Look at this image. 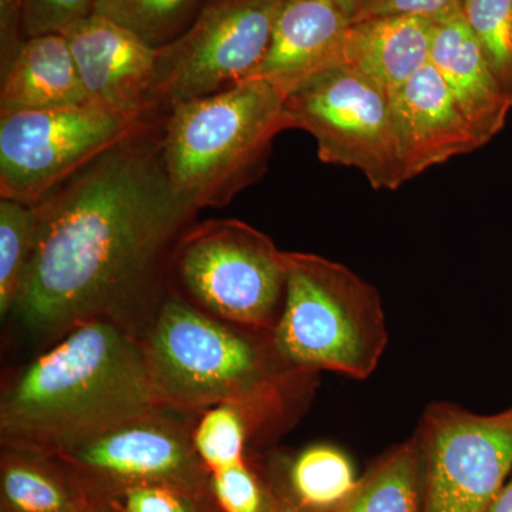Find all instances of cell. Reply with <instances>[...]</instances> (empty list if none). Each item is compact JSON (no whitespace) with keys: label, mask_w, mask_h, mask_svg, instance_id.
Listing matches in <instances>:
<instances>
[{"label":"cell","mask_w":512,"mask_h":512,"mask_svg":"<svg viewBox=\"0 0 512 512\" xmlns=\"http://www.w3.org/2000/svg\"><path fill=\"white\" fill-rule=\"evenodd\" d=\"M156 120L37 202L35 251L15 309L64 335L136 295L197 208L175 194Z\"/></svg>","instance_id":"obj_1"},{"label":"cell","mask_w":512,"mask_h":512,"mask_svg":"<svg viewBox=\"0 0 512 512\" xmlns=\"http://www.w3.org/2000/svg\"><path fill=\"white\" fill-rule=\"evenodd\" d=\"M167 407L143 346L107 318L87 320L37 357L6 390L3 446L52 456L128 420Z\"/></svg>","instance_id":"obj_2"},{"label":"cell","mask_w":512,"mask_h":512,"mask_svg":"<svg viewBox=\"0 0 512 512\" xmlns=\"http://www.w3.org/2000/svg\"><path fill=\"white\" fill-rule=\"evenodd\" d=\"M141 346L167 409L207 410L234 403L266 421L281 412L292 380L306 376L282 365L271 336L221 322L178 299L161 306Z\"/></svg>","instance_id":"obj_3"},{"label":"cell","mask_w":512,"mask_h":512,"mask_svg":"<svg viewBox=\"0 0 512 512\" xmlns=\"http://www.w3.org/2000/svg\"><path fill=\"white\" fill-rule=\"evenodd\" d=\"M284 130L285 93L264 80H244L165 113L161 164L175 194L192 207H225L261 177Z\"/></svg>","instance_id":"obj_4"},{"label":"cell","mask_w":512,"mask_h":512,"mask_svg":"<svg viewBox=\"0 0 512 512\" xmlns=\"http://www.w3.org/2000/svg\"><path fill=\"white\" fill-rule=\"evenodd\" d=\"M284 306L272 348L299 375L320 370L365 380L389 343L382 296L339 262L308 252H284Z\"/></svg>","instance_id":"obj_5"},{"label":"cell","mask_w":512,"mask_h":512,"mask_svg":"<svg viewBox=\"0 0 512 512\" xmlns=\"http://www.w3.org/2000/svg\"><path fill=\"white\" fill-rule=\"evenodd\" d=\"M178 278L202 311L249 332L271 336L286 289L284 251L239 220H207L174 245Z\"/></svg>","instance_id":"obj_6"},{"label":"cell","mask_w":512,"mask_h":512,"mask_svg":"<svg viewBox=\"0 0 512 512\" xmlns=\"http://www.w3.org/2000/svg\"><path fill=\"white\" fill-rule=\"evenodd\" d=\"M288 128L315 138L320 161L355 168L375 190L404 184L390 94L363 74L335 64L285 93Z\"/></svg>","instance_id":"obj_7"},{"label":"cell","mask_w":512,"mask_h":512,"mask_svg":"<svg viewBox=\"0 0 512 512\" xmlns=\"http://www.w3.org/2000/svg\"><path fill=\"white\" fill-rule=\"evenodd\" d=\"M156 119L93 103L0 114V197L36 205Z\"/></svg>","instance_id":"obj_8"},{"label":"cell","mask_w":512,"mask_h":512,"mask_svg":"<svg viewBox=\"0 0 512 512\" xmlns=\"http://www.w3.org/2000/svg\"><path fill=\"white\" fill-rule=\"evenodd\" d=\"M285 0H205L190 28L158 50L154 116L249 79L268 52Z\"/></svg>","instance_id":"obj_9"},{"label":"cell","mask_w":512,"mask_h":512,"mask_svg":"<svg viewBox=\"0 0 512 512\" xmlns=\"http://www.w3.org/2000/svg\"><path fill=\"white\" fill-rule=\"evenodd\" d=\"M416 431L424 456V512H487L512 470V406L477 414L433 402Z\"/></svg>","instance_id":"obj_10"},{"label":"cell","mask_w":512,"mask_h":512,"mask_svg":"<svg viewBox=\"0 0 512 512\" xmlns=\"http://www.w3.org/2000/svg\"><path fill=\"white\" fill-rule=\"evenodd\" d=\"M161 413L128 420L49 457L107 498L138 485H167L200 501L210 493V473L192 434Z\"/></svg>","instance_id":"obj_11"},{"label":"cell","mask_w":512,"mask_h":512,"mask_svg":"<svg viewBox=\"0 0 512 512\" xmlns=\"http://www.w3.org/2000/svg\"><path fill=\"white\" fill-rule=\"evenodd\" d=\"M62 33L90 103L133 119L157 117L150 94L160 49L96 13Z\"/></svg>","instance_id":"obj_12"},{"label":"cell","mask_w":512,"mask_h":512,"mask_svg":"<svg viewBox=\"0 0 512 512\" xmlns=\"http://www.w3.org/2000/svg\"><path fill=\"white\" fill-rule=\"evenodd\" d=\"M390 107L404 183L483 147L431 63L390 94Z\"/></svg>","instance_id":"obj_13"},{"label":"cell","mask_w":512,"mask_h":512,"mask_svg":"<svg viewBox=\"0 0 512 512\" xmlns=\"http://www.w3.org/2000/svg\"><path fill=\"white\" fill-rule=\"evenodd\" d=\"M350 23L352 18L336 0H285L268 52L249 79L264 80L286 93L339 64Z\"/></svg>","instance_id":"obj_14"},{"label":"cell","mask_w":512,"mask_h":512,"mask_svg":"<svg viewBox=\"0 0 512 512\" xmlns=\"http://www.w3.org/2000/svg\"><path fill=\"white\" fill-rule=\"evenodd\" d=\"M430 63L443 77L483 147L490 143L507 123L512 96L491 69L463 13L437 23Z\"/></svg>","instance_id":"obj_15"},{"label":"cell","mask_w":512,"mask_h":512,"mask_svg":"<svg viewBox=\"0 0 512 512\" xmlns=\"http://www.w3.org/2000/svg\"><path fill=\"white\" fill-rule=\"evenodd\" d=\"M436 23L413 16L352 20L339 64L396 92L430 63Z\"/></svg>","instance_id":"obj_16"},{"label":"cell","mask_w":512,"mask_h":512,"mask_svg":"<svg viewBox=\"0 0 512 512\" xmlns=\"http://www.w3.org/2000/svg\"><path fill=\"white\" fill-rule=\"evenodd\" d=\"M0 77V114L90 103L63 33L28 37Z\"/></svg>","instance_id":"obj_17"},{"label":"cell","mask_w":512,"mask_h":512,"mask_svg":"<svg viewBox=\"0 0 512 512\" xmlns=\"http://www.w3.org/2000/svg\"><path fill=\"white\" fill-rule=\"evenodd\" d=\"M332 512H424V456L414 431L367 468L345 503Z\"/></svg>","instance_id":"obj_18"},{"label":"cell","mask_w":512,"mask_h":512,"mask_svg":"<svg viewBox=\"0 0 512 512\" xmlns=\"http://www.w3.org/2000/svg\"><path fill=\"white\" fill-rule=\"evenodd\" d=\"M84 497L53 458L6 447L0 464V512H79Z\"/></svg>","instance_id":"obj_19"},{"label":"cell","mask_w":512,"mask_h":512,"mask_svg":"<svg viewBox=\"0 0 512 512\" xmlns=\"http://www.w3.org/2000/svg\"><path fill=\"white\" fill-rule=\"evenodd\" d=\"M288 481V501L312 512L336 510L357 484L348 456L329 444H315L293 458Z\"/></svg>","instance_id":"obj_20"},{"label":"cell","mask_w":512,"mask_h":512,"mask_svg":"<svg viewBox=\"0 0 512 512\" xmlns=\"http://www.w3.org/2000/svg\"><path fill=\"white\" fill-rule=\"evenodd\" d=\"M202 2L204 0H94L93 13L160 49L190 28L204 6Z\"/></svg>","instance_id":"obj_21"},{"label":"cell","mask_w":512,"mask_h":512,"mask_svg":"<svg viewBox=\"0 0 512 512\" xmlns=\"http://www.w3.org/2000/svg\"><path fill=\"white\" fill-rule=\"evenodd\" d=\"M36 205L0 200V315L15 309L35 251Z\"/></svg>","instance_id":"obj_22"},{"label":"cell","mask_w":512,"mask_h":512,"mask_svg":"<svg viewBox=\"0 0 512 512\" xmlns=\"http://www.w3.org/2000/svg\"><path fill=\"white\" fill-rule=\"evenodd\" d=\"M261 420L247 407L222 403L205 410L192 444L208 473L224 470L245 461L249 431Z\"/></svg>","instance_id":"obj_23"},{"label":"cell","mask_w":512,"mask_h":512,"mask_svg":"<svg viewBox=\"0 0 512 512\" xmlns=\"http://www.w3.org/2000/svg\"><path fill=\"white\" fill-rule=\"evenodd\" d=\"M463 18L512 96V0H463Z\"/></svg>","instance_id":"obj_24"},{"label":"cell","mask_w":512,"mask_h":512,"mask_svg":"<svg viewBox=\"0 0 512 512\" xmlns=\"http://www.w3.org/2000/svg\"><path fill=\"white\" fill-rule=\"evenodd\" d=\"M210 493L222 512H271L278 503L269 498L247 461L210 473Z\"/></svg>","instance_id":"obj_25"},{"label":"cell","mask_w":512,"mask_h":512,"mask_svg":"<svg viewBox=\"0 0 512 512\" xmlns=\"http://www.w3.org/2000/svg\"><path fill=\"white\" fill-rule=\"evenodd\" d=\"M26 37L62 33L92 15L94 0H22Z\"/></svg>","instance_id":"obj_26"},{"label":"cell","mask_w":512,"mask_h":512,"mask_svg":"<svg viewBox=\"0 0 512 512\" xmlns=\"http://www.w3.org/2000/svg\"><path fill=\"white\" fill-rule=\"evenodd\" d=\"M110 501L121 512H198L195 498L167 485L126 488Z\"/></svg>","instance_id":"obj_27"},{"label":"cell","mask_w":512,"mask_h":512,"mask_svg":"<svg viewBox=\"0 0 512 512\" xmlns=\"http://www.w3.org/2000/svg\"><path fill=\"white\" fill-rule=\"evenodd\" d=\"M463 0H365L353 20L383 16H413L433 23L460 15Z\"/></svg>","instance_id":"obj_28"},{"label":"cell","mask_w":512,"mask_h":512,"mask_svg":"<svg viewBox=\"0 0 512 512\" xmlns=\"http://www.w3.org/2000/svg\"><path fill=\"white\" fill-rule=\"evenodd\" d=\"M26 39L22 0H0V73L9 69Z\"/></svg>","instance_id":"obj_29"},{"label":"cell","mask_w":512,"mask_h":512,"mask_svg":"<svg viewBox=\"0 0 512 512\" xmlns=\"http://www.w3.org/2000/svg\"><path fill=\"white\" fill-rule=\"evenodd\" d=\"M487 512H512V478L505 483L503 490L497 495Z\"/></svg>","instance_id":"obj_30"},{"label":"cell","mask_w":512,"mask_h":512,"mask_svg":"<svg viewBox=\"0 0 512 512\" xmlns=\"http://www.w3.org/2000/svg\"><path fill=\"white\" fill-rule=\"evenodd\" d=\"M343 9L346 10V13L350 16V18H355L356 13L359 12V9L362 8L365 0H336Z\"/></svg>","instance_id":"obj_31"},{"label":"cell","mask_w":512,"mask_h":512,"mask_svg":"<svg viewBox=\"0 0 512 512\" xmlns=\"http://www.w3.org/2000/svg\"><path fill=\"white\" fill-rule=\"evenodd\" d=\"M271 512H312L308 510H303V508L298 507V505L292 504L291 501H284V503H276L274 510Z\"/></svg>","instance_id":"obj_32"},{"label":"cell","mask_w":512,"mask_h":512,"mask_svg":"<svg viewBox=\"0 0 512 512\" xmlns=\"http://www.w3.org/2000/svg\"><path fill=\"white\" fill-rule=\"evenodd\" d=\"M79 512H97V510L94 508V505L87 500V497H84Z\"/></svg>","instance_id":"obj_33"}]
</instances>
